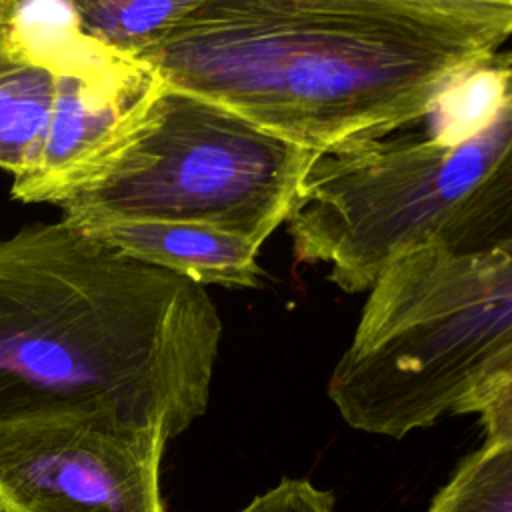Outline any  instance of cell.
<instances>
[{
	"instance_id": "1",
	"label": "cell",
	"mask_w": 512,
	"mask_h": 512,
	"mask_svg": "<svg viewBox=\"0 0 512 512\" xmlns=\"http://www.w3.org/2000/svg\"><path fill=\"white\" fill-rule=\"evenodd\" d=\"M510 38L428 0H206L132 62L326 154L430 116Z\"/></svg>"
},
{
	"instance_id": "2",
	"label": "cell",
	"mask_w": 512,
	"mask_h": 512,
	"mask_svg": "<svg viewBox=\"0 0 512 512\" xmlns=\"http://www.w3.org/2000/svg\"><path fill=\"white\" fill-rule=\"evenodd\" d=\"M220 340L204 286L66 220L0 238V426L112 414L172 440L208 408Z\"/></svg>"
},
{
	"instance_id": "3",
	"label": "cell",
	"mask_w": 512,
	"mask_h": 512,
	"mask_svg": "<svg viewBox=\"0 0 512 512\" xmlns=\"http://www.w3.org/2000/svg\"><path fill=\"white\" fill-rule=\"evenodd\" d=\"M318 156L160 80L138 128L56 206L66 222L186 220L262 246Z\"/></svg>"
},
{
	"instance_id": "4",
	"label": "cell",
	"mask_w": 512,
	"mask_h": 512,
	"mask_svg": "<svg viewBox=\"0 0 512 512\" xmlns=\"http://www.w3.org/2000/svg\"><path fill=\"white\" fill-rule=\"evenodd\" d=\"M512 138V102L468 130L372 138L320 154L286 218L292 254L368 292L404 254L436 238Z\"/></svg>"
},
{
	"instance_id": "5",
	"label": "cell",
	"mask_w": 512,
	"mask_h": 512,
	"mask_svg": "<svg viewBox=\"0 0 512 512\" xmlns=\"http://www.w3.org/2000/svg\"><path fill=\"white\" fill-rule=\"evenodd\" d=\"M168 434L112 414L0 426L4 512H166L160 464Z\"/></svg>"
},
{
	"instance_id": "6",
	"label": "cell",
	"mask_w": 512,
	"mask_h": 512,
	"mask_svg": "<svg viewBox=\"0 0 512 512\" xmlns=\"http://www.w3.org/2000/svg\"><path fill=\"white\" fill-rule=\"evenodd\" d=\"M158 86L160 78L140 64L108 82L58 74L38 162L12 180V196L20 202L58 204L138 128Z\"/></svg>"
},
{
	"instance_id": "7",
	"label": "cell",
	"mask_w": 512,
	"mask_h": 512,
	"mask_svg": "<svg viewBox=\"0 0 512 512\" xmlns=\"http://www.w3.org/2000/svg\"><path fill=\"white\" fill-rule=\"evenodd\" d=\"M68 224L140 262L180 274L200 286L252 288L260 284V246L210 224L154 218H84Z\"/></svg>"
},
{
	"instance_id": "8",
	"label": "cell",
	"mask_w": 512,
	"mask_h": 512,
	"mask_svg": "<svg viewBox=\"0 0 512 512\" xmlns=\"http://www.w3.org/2000/svg\"><path fill=\"white\" fill-rule=\"evenodd\" d=\"M0 30L56 76L108 82L138 68L136 62L86 40L78 30L70 0H0Z\"/></svg>"
},
{
	"instance_id": "9",
	"label": "cell",
	"mask_w": 512,
	"mask_h": 512,
	"mask_svg": "<svg viewBox=\"0 0 512 512\" xmlns=\"http://www.w3.org/2000/svg\"><path fill=\"white\" fill-rule=\"evenodd\" d=\"M56 74L0 30V170L20 178L40 156L54 106Z\"/></svg>"
},
{
	"instance_id": "10",
	"label": "cell",
	"mask_w": 512,
	"mask_h": 512,
	"mask_svg": "<svg viewBox=\"0 0 512 512\" xmlns=\"http://www.w3.org/2000/svg\"><path fill=\"white\" fill-rule=\"evenodd\" d=\"M206 0H70L80 34L132 60Z\"/></svg>"
},
{
	"instance_id": "11",
	"label": "cell",
	"mask_w": 512,
	"mask_h": 512,
	"mask_svg": "<svg viewBox=\"0 0 512 512\" xmlns=\"http://www.w3.org/2000/svg\"><path fill=\"white\" fill-rule=\"evenodd\" d=\"M434 240L456 252L512 250V138Z\"/></svg>"
},
{
	"instance_id": "12",
	"label": "cell",
	"mask_w": 512,
	"mask_h": 512,
	"mask_svg": "<svg viewBox=\"0 0 512 512\" xmlns=\"http://www.w3.org/2000/svg\"><path fill=\"white\" fill-rule=\"evenodd\" d=\"M426 512H512V438L468 454Z\"/></svg>"
},
{
	"instance_id": "13",
	"label": "cell",
	"mask_w": 512,
	"mask_h": 512,
	"mask_svg": "<svg viewBox=\"0 0 512 512\" xmlns=\"http://www.w3.org/2000/svg\"><path fill=\"white\" fill-rule=\"evenodd\" d=\"M452 414H476L484 442L512 438V342L484 364Z\"/></svg>"
},
{
	"instance_id": "14",
	"label": "cell",
	"mask_w": 512,
	"mask_h": 512,
	"mask_svg": "<svg viewBox=\"0 0 512 512\" xmlns=\"http://www.w3.org/2000/svg\"><path fill=\"white\" fill-rule=\"evenodd\" d=\"M238 512H334L332 492L304 478H284L264 494L254 496Z\"/></svg>"
},
{
	"instance_id": "15",
	"label": "cell",
	"mask_w": 512,
	"mask_h": 512,
	"mask_svg": "<svg viewBox=\"0 0 512 512\" xmlns=\"http://www.w3.org/2000/svg\"><path fill=\"white\" fill-rule=\"evenodd\" d=\"M428 2H440V4H452V6L480 10V12L498 16L512 24V0H428Z\"/></svg>"
},
{
	"instance_id": "16",
	"label": "cell",
	"mask_w": 512,
	"mask_h": 512,
	"mask_svg": "<svg viewBox=\"0 0 512 512\" xmlns=\"http://www.w3.org/2000/svg\"><path fill=\"white\" fill-rule=\"evenodd\" d=\"M490 70L498 86L500 98L512 102V50L506 54H496L490 62Z\"/></svg>"
},
{
	"instance_id": "17",
	"label": "cell",
	"mask_w": 512,
	"mask_h": 512,
	"mask_svg": "<svg viewBox=\"0 0 512 512\" xmlns=\"http://www.w3.org/2000/svg\"><path fill=\"white\" fill-rule=\"evenodd\" d=\"M0 512H4V510H2V506H0Z\"/></svg>"
}]
</instances>
